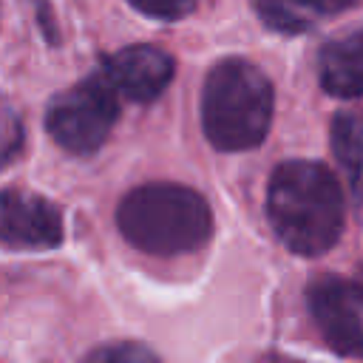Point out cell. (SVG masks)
Returning <instances> with one entry per match:
<instances>
[{
	"instance_id": "9c48e42d",
	"label": "cell",
	"mask_w": 363,
	"mask_h": 363,
	"mask_svg": "<svg viewBox=\"0 0 363 363\" xmlns=\"http://www.w3.org/2000/svg\"><path fill=\"white\" fill-rule=\"evenodd\" d=\"M352 3L354 0H255L264 23L278 31H289V34L303 31L315 26L318 20L337 14L340 9Z\"/></svg>"
},
{
	"instance_id": "5b68a950",
	"label": "cell",
	"mask_w": 363,
	"mask_h": 363,
	"mask_svg": "<svg viewBox=\"0 0 363 363\" xmlns=\"http://www.w3.org/2000/svg\"><path fill=\"white\" fill-rule=\"evenodd\" d=\"M306 303L332 352L363 357V284L323 275L312 281Z\"/></svg>"
},
{
	"instance_id": "4fadbf2b",
	"label": "cell",
	"mask_w": 363,
	"mask_h": 363,
	"mask_svg": "<svg viewBox=\"0 0 363 363\" xmlns=\"http://www.w3.org/2000/svg\"><path fill=\"white\" fill-rule=\"evenodd\" d=\"M17 130H20V125H17V119L11 116V113H6V162L14 156V150H17Z\"/></svg>"
},
{
	"instance_id": "3957f363",
	"label": "cell",
	"mask_w": 363,
	"mask_h": 363,
	"mask_svg": "<svg viewBox=\"0 0 363 363\" xmlns=\"http://www.w3.org/2000/svg\"><path fill=\"white\" fill-rule=\"evenodd\" d=\"M275 94L267 74L241 60L227 57L210 68L201 91V128L218 150H252L264 142Z\"/></svg>"
},
{
	"instance_id": "7c38bea8",
	"label": "cell",
	"mask_w": 363,
	"mask_h": 363,
	"mask_svg": "<svg viewBox=\"0 0 363 363\" xmlns=\"http://www.w3.org/2000/svg\"><path fill=\"white\" fill-rule=\"evenodd\" d=\"M128 3L136 11H142L145 17H153V20H179L184 14H190L199 0H128Z\"/></svg>"
},
{
	"instance_id": "7a4b0ae2",
	"label": "cell",
	"mask_w": 363,
	"mask_h": 363,
	"mask_svg": "<svg viewBox=\"0 0 363 363\" xmlns=\"http://www.w3.org/2000/svg\"><path fill=\"white\" fill-rule=\"evenodd\" d=\"M116 227L130 247L147 255H184L207 244L213 216L193 187L153 182L119 201Z\"/></svg>"
},
{
	"instance_id": "8fae6325",
	"label": "cell",
	"mask_w": 363,
	"mask_h": 363,
	"mask_svg": "<svg viewBox=\"0 0 363 363\" xmlns=\"http://www.w3.org/2000/svg\"><path fill=\"white\" fill-rule=\"evenodd\" d=\"M88 363H159V360L147 346L125 340V343H108L96 349L88 357Z\"/></svg>"
},
{
	"instance_id": "30bf717a",
	"label": "cell",
	"mask_w": 363,
	"mask_h": 363,
	"mask_svg": "<svg viewBox=\"0 0 363 363\" xmlns=\"http://www.w3.org/2000/svg\"><path fill=\"white\" fill-rule=\"evenodd\" d=\"M332 150L354 196L363 190V116L337 113L332 122Z\"/></svg>"
},
{
	"instance_id": "52a82bcc",
	"label": "cell",
	"mask_w": 363,
	"mask_h": 363,
	"mask_svg": "<svg viewBox=\"0 0 363 363\" xmlns=\"http://www.w3.org/2000/svg\"><path fill=\"white\" fill-rule=\"evenodd\" d=\"M62 241L60 210L31 193H3V244L14 250H45Z\"/></svg>"
},
{
	"instance_id": "ba28073f",
	"label": "cell",
	"mask_w": 363,
	"mask_h": 363,
	"mask_svg": "<svg viewBox=\"0 0 363 363\" xmlns=\"http://www.w3.org/2000/svg\"><path fill=\"white\" fill-rule=\"evenodd\" d=\"M318 77L332 96L354 99L363 94V28H352L320 48Z\"/></svg>"
},
{
	"instance_id": "277c9868",
	"label": "cell",
	"mask_w": 363,
	"mask_h": 363,
	"mask_svg": "<svg viewBox=\"0 0 363 363\" xmlns=\"http://www.w3.org/2000/svg\"><path fill=\"white\" fill-rule=\"evenodd\" d=\"M116 116L119 94L105 77H91L68 88L48 105L45 128L62 150L88 156L102 147Z\"/></svg>"
},
{
	"instance_id": "6da1fadb",
	"label": "cell",
	"mask_w": 363,
	"mask_h": 363,
	"mask_svg": "<svg viewBox=\"0 0 363 363\" xmlns=\"http://www.w3.org/2000/svg\"><path fill=\"white\" fill-rule=\"evenodd\" d=\"M267 216L281 244L298 255H323L343 233V193L318 162H284L267 187Z\"/></svg>"
},
{
	"instance_id": "8992f818",
	"label": "cell",
	"mask_w": 363,
	"mask_h": 363,
	"mask_svg": "<svg viewBox=\"0 0 363 363\" xmlns=\"http://www.w3.org/2000/svg\"><path fill=\"white\" fill-rule=\"evenodd\" d=\"M102 77L122 99L153 102L173 79V60L156 45H130L108 60Z\"/></svg>"
}]
</instances>
